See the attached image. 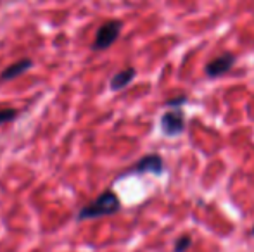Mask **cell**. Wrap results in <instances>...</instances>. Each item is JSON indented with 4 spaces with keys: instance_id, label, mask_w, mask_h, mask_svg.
<instances>
[{
    "instance_id": "1",
    "label": "cell",
    "mask_w": 254,
    "mask_h": 252,
    "mask_svg": "<svg viewBox=\"0 0 254 252\" xmlns=\"http://www.w3.org/2000/svg\"><path fill=\"white\" fill-rule=\"evenodd\" d=\"M120 209H121V202L118 199V195L113 190H106L95 201H92L90 204H87L85 207L80 209L78 219L83 221V219H95V218H102V216H111V214H116Z\"/></svg>"
},
{
    "instance_id": "2",
    "label": "cell",
    "mask_w": 254,
    "mask_h": 252,
    "mask_svg": "<svg viewBox=\"0 0 254 252\" xmlns=\"http://www.w3.org/2000/svg\"><path fill=\"white\" fill-rule=\"evenodd\" d=\"M121 30H123V23H121V21H118V19L106 21V23L97 30V33H95V40H94V45H92V50H95V52L107 50V49L120 38Z\"/></svg>"
},
{
    "instance_id": "3",
    "label": "cell",
    "mask_w": 254,
    "mask_h": 252,
    "mask_svg": "<svg viewBox=\"0 0 254 252\" xmlns=\"http://www.w3.org/2000/svg\"><path fill=\"white\" fill-rule=\"evenodd\" d=\"M159 128L164 137H178L185 131V114L182 109H171L161 116Z\"/></svg>"
},
{
    "instance_id": "4",
    "label": "cell",
    "mask_w": 254,
    "mask_h": 252,
    "mask_svg": "<svg viewBox=\"0 0 254 252\" xmlns=\"http://www.w3.org/2000/svg\"><path fill=\"white\" fill-rule=\"evenodd\" d=\"M144 173H151V175H163L164 173V161L159 154H147L142 159H138L127 173H123L121 176L127 175H144Z\"/></svg>"
},
{
    "instance_id": "5",
    "label": "cell",
    "mask_w": 254,
    "mask_h": 252,
    "mask_svg": "<svg viewBox=\"0 0 254 252\" xmlns=\"http://www.w3.org/2000/svg\"><path fill=\"white\" fill-rule=\"evenodd\" d=\"M237 62V57H235L232 52H225V54L214 57L213 61H209L204 67V73H206L207 78H220L223 74H227L232 67Z\"/></svg>"
},
{
    "instance_id": "6",
    "label": "cell",
    "mask_w": 254,
    "mask_h": 252,
    "mask_svg": "<svg viewBox=\"0 0 254 252\" xmlns=\"http://www.w3.org/2000/svg\"><path fill=\"white\" fill-rule=\"evenodd\" d=\"M31 66H33V61L28 57L21 59V61H17V62H12L10 66H7L5 69L0 73V83H5V81H10V80H14V78L21 76V74H24L26 71H30Z\"/></svg>"
},
{
    "instance_id": "7",
    "label": "cell",
    "mask_w": 254,
    "mask_h": 252,
    "mask_svg": "<svg viewBox=\"0 0 254 252\" xmlns=\"http://www.w3.org/2000/svg\"><path fill=\"white\" fill-rule=\"evenodd\" d=\"M137 76V69L135 67H127V69H121L120 73H116L109 81V87L113 92H120L123 88H127L131 81Z\"/></svg>"
},
{
    "instance_id": "8",
    "label": "cell",
    "mask_w": 254,
    "mask_h": 252,
    "mask_svg": "<svg viewBox=\"0 0 254 252\" xmlns=\"http://www.w3.org/2000/svg\"><path fill=\"white\" fill-rule=\"evenodd\" d=\"M189 102V97L187 95H178V97H173V99H168L166 102H164V105L170 109H182V105L187 104Z\"/></svg>"
},
{
    "instance_id": "9",
    "label": "cell",
    "mask_w": 254,
    "mask_h": 252,
    "mask_svg": "<svg viewBox=\"0 0 254 252\" xmlns=\"http://www.w3.org/2000/svg\"><path fill=\"white\" fill-rule=\"evenodd\" d=\"M17 114L19 112L16 111V109H0V125H5V123H10L14 121V119L17 118Z\"/></svg>"
},
{
    "instance_id": "10",
    "label": "cell",
    "mask_w": 254,
    "mask_h": 252,
    "mask_svg": "<svg viewBox=\"0 0 254 252\" xmlns=\"http://www.w3.org/2000/svg\"><path fill=\"white\" fill-rule=\"evenodd\" d=\"M190 237L189 235H184L180 237V239L177 240V244H175V252H185L189 249V246H190Z\"/></svg>"
},
{
    "instance_id": "11",
    "label": "cell",
    "mask_w": 254,
    "mask_h": 252,
    "mask_svg": "<svg viewBox=\"0 0 254 252\" xmlns=\"http://www.w3.org/2000/svg\"><path fill=\"white\" fill-rule=\"evenodd\" d=\"M253 233H254V228H253Z\"/></svg>"
}]
</instances>
